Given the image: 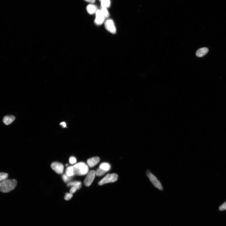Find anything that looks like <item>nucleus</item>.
Wrapping results in <instances>:
<instances>
[{"label":"nucleus","mask_w":226,"mask_h":226,"mask_svg":"<svg viewBox=\"0 0 226 226\" xmlns=\"http://www.w3.org/2000/svg\"><path fill=\"white\" fill-rule=\"evenodd\" d=\"M103 14L104 15L105 18L109 17L110 15L109 12L106 7L101 6L100 10Z\"/></svg>","instance_id":"obj_16"},{"label":"nucleus","mask_w":226,"mask_h":226,"mask_svg":"<svg viewBox=\"0 0 226 226\" xmlns=\"http://www.w3.org/2000/svg\"><path fill=\"white\" fill-rule=\"evenodd\" d=\"M96 176V171L91 170L88 172L84 180V183L86 186L89 187L91 185Z\"/></svg>","instance_id":"obj_5"},{"label":"nucleus","mask_w":226,"mask_h":226,"mask_svg":"<svg viewBox=\"0 0 226 226\" xmlns=\"http://www.w3.org/2000/svg\"><path fill=\"white\" fill-rule=\"evenodd\" d=\"M96 13V18L94 23L97 25H101L104 23L105 19L104 16L100 10H97Z\"/></svg>","instance_id":"obj_8"},{"label":"nucleus","mask_w":226,"mask_h":226,"mask_svg":"<svg viewBox=\"0 0 226 226\" xmlns=\"http://www.w3.org/2000/svg\"><path fill=\"white\" fill-rule=\"evenodd\" d=\"M60 125L63 128H66L67 127L66 123L64 122H61L60 124Z\"/></svg>","instance_id":"obj_25"},{"label":"nucleus","mask_w":226,"mask_h":226,"mask_svg":"<svg viewBox=\"0 0 226 226\" xmlns=\"http://www.w3.org/2000/svg\"><path fill=\"white\" fill-rule=\"evenodd\" d=\"M99 168L107 172L110 170L111 166L108 163H103L100 164Z\"/></svg>","instance_id":"obj_14"},{"label":"nucleus","mask_w":226,"mask_h":226,"mask_svg":"<svg viewBox=\"0 0 226 226\" xmlns=\"http://www.w3.org/2000/svg\"><path fill=\"white\" fill-rule=\"evenodd\" d=\"M118 175L116 174H108L99 182L98 184L101 186L105 184L115 182L118 180Z\"/></svg>","instance_id":"obj_4"},{"label":"nucleus","mask_w":226,"mask_h":226,"mask_svg":"<svg viewBox=\"0 0 226 226\" xmlns=\"http://www.w3.org/2000/svg\"><path fill=\"white\" fill-rule=\"evenodd\" d=\"M87 10L88 13L90 14H92L96 12L97 7L94 5L90 4L87 7Z\"/></svg>","instance_id":"obj_12"},{"label":"nucleus","mask_w":226,"mask_h":226,"mask_svg":"<svg viewBox=\"0 0 226 226\" xmlns=\"http://www.w3.org/2000/svg\"><path fill=\"white\" fill-rule=\"evenodd\" d=\"M73 197V194L70 193H66L64 197V199L66 200H69L71 199Z\"/></svg>","instance_id":"obj_22"},{"label":"nucleus","mask_w":226,"mask_h":226,"mask_svg":"<svg viewBox=\"0 0 226 226\" xmlns=\"http://www.w3.org/2000/svg\"><path fill=\"white\" fill-rule=\"evenodd\" d=\"M62 178L65 182L67 183L71 180V177H70L66 174H64L62 176Z\"/></svg>","instance_id":"obj_20"},{"label":"nucleus","mask_w":226,"mask_h":226,"mask_svg":"<svg viewBox=\"0 0 226 226\" xmlns=\"http://www.w3.org/2000/svg\"><path fill=\"white\" fill-rule=\"evenodd\" d=\"M106 29L109 32L113 34L116 33V29L113 20L111 19L107 20L105 23Z\"/></svg>","instance_id":"obj_6"},{"label":"nucleus","mask_w":226,"mask_h":226,"mask_svg":"<svg viewBox=\"0 0 226 226\" xmlns=\"http://www.w3.org/2000/svg\"><path fill=\"white\" fill-rule=\"evenodd\" d=\"M77 162L76 158L73 157H70L69 159V162L71 164H75Z\"/></svg>","instance_id":"obj_21"},{"label":"nucleus","mask_w":226,"mask_h":226,"mask_svg":"<svg viewBox=\"0 0 226 226\" xmlns=\"http://www.w3.org/2000/svg\"><path fill=\"white\" fill-rule=\"evenodd\" d=\"M219 209L220 211L226 210V202L221 205L219 208Z\"/></svg>","instance_id":"obj_23"},{"label":"nucleus","mask_w":226,"mask_h":226,"mask_svg":"<svg viewBox=\"0 0 226 226\" xmlns=\"http://www.w3.org/2000/svg\"><path fill=\"white\" fill-rule=\"evenodd\" d=\"M85 1L89 3H93L95 2L96 0H85Z\"/></svg>","instance_id":"obj_26"},{"label":"nucleus","mask_w":226,"mask_h":226,"mask_svg":"<svg viewBox=\"0 0 226 226\" xmlns=\"http://www.w3.org/2000/svg\"><path fill=\"white\" fill-rule=\"evenodd\" d=\"M101 3V6H105L107 8H109L110 6V0H99Z\"/></svg>","instance_id":"obj_17"},{"label":"nucleus","mask_w":226,"mask_h":226,"mask_svg":"<svg viewBox=\"0 0 226 226\" xmlns=\"http://www.w3.org/2000/svg\"><path fill=\"white\" fill-rule=\"evenodd\" d=\"M17 184L15 179H6L0 183V191L4 193L9 192L14 190Z\"/></svg>","instance_id":"obj_1"},{"label":"nucleus","mask_w":226,"mask_h":226,"mask_svg":"<svg viewBox=\"0 0 226 226\" xmlns=\"http://www.w3.org/2000/svg\"><path fill=\"white\" fill-rule=\"evenodd\" d=\"M15 119V118L14 116H7L4 117L3 121L5 125H9L13 122Z\"/></svg>","instance_id":"obj_11"},{"label":"nucleus","mask_w":226,"mask_h":226,"mask_svg":"<svg viewBox=\"0 0 226 226\" xmlns=\"http://www.w3.org/2000/svg\"><path fill=\"white\" fill-rule=\"evenodd\" d=\"M146 174L150 182L155 187L159 189L160 190L162 191L163 190V188L161 182L154 174L151 173L149 170H147Z\"/></svg>","instance_id":"obj_3"},{"label":"nucleus","mask_w":226,"mask_h":226,"mask_svg":"<svg viewBox=\"0 0 226 226\" xmlns=\"http://www.w3.org/2000/svg\"><path fill=\"white\" fill-rule=\"evenodd\" d=\"M68 166V164H66V166Z\"/></svg>","instance_id":"obj_27"},{"label":"nucleus","mask_w":226,"mask_h":226,"mask_svg":"<svg viewBox=\"0 0 226 226\" xmlns=\"http://www.w3.org/2000/svg\"><path fill=\"white\" fill-rule=\"evenodd\" d=\"M208 52L209 49L207 48H203L197 50L196 55L199 57H202L207 54Z\"/></svg>","instance_id":"obj_10"},{"label":"nucleus","mask_w":226,"mask_h":226,"mask_svg":"<svg viewBox=\"0 0 226 226\" xmlns=\"http://www.w3.org/2000/svg\"><path fill=\"white\" fill-rule=\"evenodd\" d=\"M100 159L98 157H95L89 159L87 160V163L88 166L90 167H92L95 166L99 162Z\"/></svg>","instance_id":"obj_9"},{"label":"nucleus","mask_w":226,"mask_h":226,"mask_svg":"<svg viewBox=\"0 0 226 226\" xmlns=\"http://www.w3.org/2000/svg\"><path fill=\"white\" fill-rule=\"evenodd\" d=\"M67 186L68 187H75L77 189V190H79L81 188L82 183L81 182L79 181L71 182L69 183Z\"/></svg>","instance_id":"obj_13"},{"label":"nucleus","mask_w":226,"mask_h":226,"mask_svg":"<svg viewBox=\"0 0 226 226\" xmlns=\"http://www.w3.org/2000/svg\"><path fill=\"white\" fill-rule=\"evenodd\" d=\"M66 174L70 177H72L75 175L73 166L68 167L67 168L66 170Z\"/></svg>","instance_id":"obj_15"},{"label":"nucleus","mask_w":226,"mask_h":226,"mask_svg":"<svg viewBox=\"0 0 226 226\" xmlns=\"http://www.w3.org/2000/svg\"><path fill=\"white\" fill-rule=\"evenodd\" d=\"M77 190V189L75 187H72L70 189V190L69 193L73 194V193H74L76 192Z\"/></svg>","instance_id":"obj_24"},{"label":"nucleus","mask_w":226,"mask_h":226,"mask_svg":"<svg viewBox=\"0 0 226 226\" xmlns=\"http://www.w3.org/2000/svg\"><path fill=\"white\" fill-rule=\"evenodd\" d=\"M73 166L75 175L83 176L87 174L89 172L88 166L83 162H80Z\"/></svg>","instance_id":"obj_2"},{"label":"nucleus","mask_w":226,"mask_h":226,"mask_svg":"<svg viewBox=\"0 0 226 226\" xmlns=\"http://www.w3.org/2000/svg\"><path fill=\"white\" fill-rule=\"evenodd\" d=\"M106 172V171L102 169L99 167L96 171V175L98 176H101L104 175Z\"/></svg>","instance_id":"obj_18"},{"label":"nucleus","mask_w":226,"mask_h":226,"mask_svg":"<svg viewBox=\"0 0 226 226\" xmlns=\"http://www.w3.org/2000/svg\"><path fill=\"white\" fill-rule=\"evenodd\" d=\"M52 169L57 174H62L64 169V167L62 164L58 162L52 163L51 165Z\"/></svg>","instance_id":"obj_7"},{"label":"nucleus","mask_w":226,"mask_h":226,"mask_svg":"<svg viewBox=\"0 0 226 226\" xmlns=\"http://www.w3.org/2000/svg\"><path fill=\"white\" fill-rule=\"evenodd\" d=\"M8 174L5 173H0V182H3L8 178Z\"/></svg>","instance_id":"obj_19"}]
</instances>
